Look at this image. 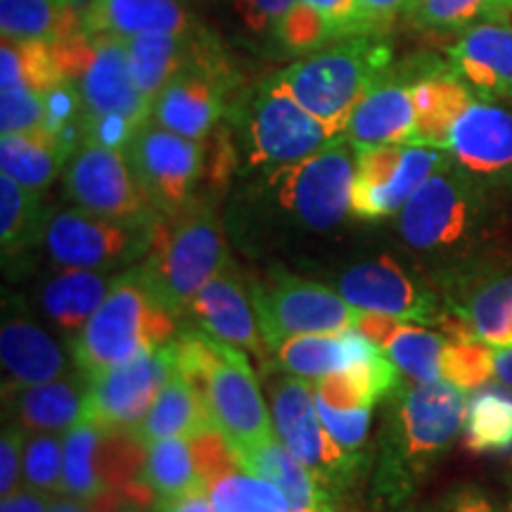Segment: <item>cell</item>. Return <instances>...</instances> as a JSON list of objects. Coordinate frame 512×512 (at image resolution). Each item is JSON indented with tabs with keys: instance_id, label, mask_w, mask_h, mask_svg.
<instances>
[{
	"instance_id": "obj_21",
	"label": "cell",
	"mask_w": 512,
	"mask_h": 512,
	"mask_svg": "<svg viewBox=\"0 0 512 512\" xmlns=\"http://www.w3.org/2000/svg\"><path fill=\"white\" fill-rule=\"evenodd\" d=\"M451 72L489 100H512V24L482 22L448 48Z\"/></svg>"
},
{
	"instance_id": "obj_13",
	"label": "cell",
	"mask_w": 512,
	"mask_h": 512,
	"mask_svg": "<svg viewBox=\"0 0 512 512\" xmlns=\"http://www.w3.org/2000/svg\"><path fill=\"white\" fill-rule=\"evenodd\" d=\"M339 136L304 110L278 81L266 79L247 110L249 162L256 166H290L316 155Z\"/></svg>"
},
{
	"instance_id": "obj_51",
	"label": "cell",
	"mask_w": 512,
	"mask_h": 512,
	"mask_svg": "<svg viewBox=\"0 0 512 512\" xmlns=\"http://www.w3.org/2000/svg\"><path fill=\"white\" fill-rule=\"evenodd\" d=\"M50 505H53L50 494L29 489V486H19L12 494L3 496L0 512H48Z\"/></svg>"
},
{
	"instance_id": "obj_26",
	"label": "cell",
	"mask_w": 512,
	"mask_h": 512,
	"mask_svg": "<svg viewBox=\"0 0 512 512\" xmlns=\"http://www.w3.org/2000/svg\"><path fill=\"white\" fill-rule=\"evenodd\" d=\"M207 427H211V420L200 387L176 363L169 380L159 389L157 399L152 401L150 411L145 413L140 425L131 432V437L145 451V448L157 444V441L171 437L192 441Z\"/></svg>"
},
{
	"instance_id": "obj_2",
	"label": "cell",
	"mask_w": 512,
	"mask_h": 512,
	"mask_svg": "<svg viewBox=\"0 0 512 512\" xmlns=\"http://www.w3.org/2000/svg\"><path fill=\"white\" fill-rule=\"evenodd\" d=\"M228 264L219 216L209 202L195 197L178 214L157 221L155 238L138 271L159 309L178 318L204 283Z\"/></svg>"
},
{
	"instance_id": "obj_41",
	"label": "cell",
	"mask_w": 512,
	"mask_h": 512,
	"mask_svg": "<svg viewBox=\"0 0 512 512\" xmlns=\"http://www.w3.org/2000/svg\"><path fill=\"white\" fill-rule=\"evenodd\" d=\"M448 344L444 351V380L463 389L482 387L496 377L494 373V347L472 335L463 320H444Z\"/></svg>"
},
{
	"instance_id": "obj_44",
	"label": "cell",
	"mask_w": 512,
	"mask_h": 512,
	"mask_svg": "<svg viewBox=\"0 0 512 512\" xmlns=\"http://www.w3.org/2000/svg\"><path fill=\"white\" fill-rule=\"evenodd\" d=\"M0 133L46 138V102L43 93L29 86L0 91Z\"/></svg>"
},
{
	"instance_id": "obj_29",
	"label": "cell",
	"mask_w": 512,
	"mask_h": 512,
	"mask_svg": "<svg viewBox=\"0 0 512 512\" xmlns=\"http://www.w3.org/2000/svg\"><path fill=\"white\" fill-rule=\"evenodd\" d=\"M140 486L147 501L155 505L176 501L192 491H209V484L197 465L192 444L183 437L162 439L145 448V460L140 467Z\"/></svg>"
},
{
	"instance_id": "obj_4",
	"label": "cell",
	"mask_w": 512,
	"mask_h": 512,
	"mask_svg": "<svg viewBox=\"0 0 512 512\" xmlns=\"http://www.w3.org/2000/svg\"><path fill=\"white\" fill-rule=\"evenodd\" d=\"M486 200L482 181L448 162L399 211L403 242L444 266L467 264L484 240Z\"/></svg>"
},
{
	"instance_id": "obj_42",
	"label": "cell",
	"mask_w": 512,
	"mask_h": 512,
	"mask_svg": "<svg viewBox=\"0 0 512 512\" xmlns=\"http://www.w3.org/2000/svg\"><path fill=\"white\" fill-rule=\"evenodd\" d=\"M60 79L64 76L57 67L50 43L3 38V46H0V91L29 86L43 93Z\"/></svg>"
},
{
	"instance_id": "obj_7",
	"label": "cell",
	"mask_w": 512,
	"mask_h": 512,
	"mask_svg": "<svg viewBox=\"0 0 512 512\" xmlns=\"http://www.w3.org/2000/svg\"><path fill=\"white\" fill-rule=\"evenodd\" d=\"M249 297L261 337L271 351L297 335H342L354 328L361 313L339 292L280 268L266 280L252 283Z\"/></svg>"
},
{
	"instance_id": "obj_45",
	"label": "cell",
	"mask_w": 512,
	"mask_h": 512,
	"mask_svg": "<svg viewBox=\"0 0 512 512\" xmlns=\"http://www.w3.org/2000/svg\"><path fill=\"white\" fill-rule=\"evenodd\" d=\"M297 0H230V8L238 19L242 34L254 43H273L278 48V36L287 15Z\"/></svg>"
},
{
	"instance_id": "obj_16",
	"label": "cell",
	"mask_w": 512,
	"mask_h": 512,
	"mask_svg": "<svg viewBox=\"0 0 512 512\" xmlns=\"http://www.w3.org/2000/svg\"><path fill=\"white\" fill-rule=\"evenodd\" d=\"M271 406L278 439L320 484L328 486L339 472L349 470V453L335 444L320 422L313 380L287 375L273 382Z\"/></svg>"
},
{
	"instance_id": "obj_48",
	"label": "cell",
	"mask_w": 512,
	"mask_h": 512,
	"mask_svg": "<svg viewBox=\"0 0 512 512\" xmlns=\"http://www.w3.org/2000/svg\"><path fill=\"white\" fill-rule=\"evenodd\" d=\"M138 128V124L121 117V114H86V121H83V140L110 147V150L117 152H126Z\"/></svg>"
},
{
	"instance_id": "obj_55",
	"label": "cell",
	"mask_w": 512,
	"mask_h": 512,
	"mask_svg": "<svg viewBox=\"0 0 512 512\" xmlns=\"http://www.w3.org/2000/svg\"><path fill=\"white\" fill-rule=\"evenodd\" d=\"M48 512H102V510L95 508V505L74 501V498L64 496V498H57V501H53Z\"/></svg>"
},
{
	"instance_id": "obj_38",
	"label": "cell",
	"mask_w": 512,
	"mask_h": 512,
	"mask_svg": "<svg viewBox=\"0 0 512 512\" xmlns=\"http://www.w3.org/2000/svg\"><path fill=\"white\" fill-rule=\"evenodd\" d=\"M273 354L280 370L313 382L344 373L349 366L347 342L342 335H297L285 339Z\"/></svg>"
},
{
	"instance_id": "obj_24",
	"label": "cell",
	"mask_w": 512,
	"mask_h": 512,
	"mask_svg": "<svg viewBox=\"0 0 512 512\" xmlns=\"http://www.w3.org/2000/svg\"><path fill=\"white\" fill-rule=\"evenodd\" d=\"M195 29L185 0H88L81 10V31L121 41L152 31L190 34Z\"/></svg>"
},
{
	"instance_id": "obj_33",
	"label": "cell",
	"mask_w": 512,
	"mask_h": 512,
	"mask_svg": "<svg viewBox=\"0 0 512 512\" xmlns=\"http://www.w3.org/2000/svg\"><path fill=\"white\" fill-rule=\"evenodd\" d=\"M467 290L456 302L458 318L472 335L491 347H508L512 323V273L475 275L463 280Z\"/></svg>"
},
{
	"instance_id": "obj_5",
	"label": "cell",
	"mask_w": 512,
	"mask_h": 512,
	"mask_svg": "<svg viewBox=\"0 0 512 512\" xmlns=\"http://www.w3.org/2000/svg\"><path fill=\"white\" fill-rule=\"evenodd\" d=\"M174 318L159 309L138 268L119 273L98 311L69 347L76 368L95 375L128 361L155 342H169Z\"/></svg>"
},
{
	"instance_id": "obj_35",
	"label": "cell",
	"mask_w": 512,
	"mask_h": 512,
	"mask_svg": "<svg viewBox=\"0 0 512 512\" xmlns=\"http://www.w3.org/2000/svg\"><path fill=\"white\" fill-rule=\"evenodd\" d=\"M67 166V159L50 138L43 136H0V169L24 188L43 192Z\"/></svg>"
},
{
	"instance_id": "obj_1",
	"label": "cell",
	"mask_w": 512,
	"mask_h": 512,
	"mask_svg": "<svg viewBox=\"0 0 512 512\" xmlns=\"http://www.w3.org/2000/svg\"><path fill=\"white\" fill-rule=\"evenodd\" d=\"M174 349L176 363L200 387L211 425L233 456L275 437L273 418L242 349L204 330L185 332L174 339Z\"/></svg>"
},
{
	"instance_id": "obj_49",
	"label": "cell",
	"mask_w": 512,
	"mask_h": 512,
	"mask_svg": "<svg viewBox=\"0 0 512 512\" xmlns=\"http://www.w3.org/2000/svg\"><path fill=\"white\" fill-rule=\"evenodd\" d=\"M24 444H27V432L19 430L12 422L3 427V437H0V494L3 496L22 486Z\"/></svg>"
},
{
	"instance_id": "obj_6",
	"label": "cell",
	"mask_w": 512,
	"mask_h": 512,
	"mask_svg": "<svg viewBox=\"0 0 512 512\" xmlns=\"http://www.w3.org/2000/svg\"><path fill=\"white\" fill-rule=\"evenodd\" d=\"M53 55L64 79L79 88L86 114H121L138 126L152 119V102L133 81L126 41L81 31L53 43Z\"/></svg>"
},
{
	"instance_id": "obj_30",
	"label": "cell",
	"mask_w": 512,
	"mask_h": 512,
	"mask_svg": "<svg viewBox=\"0 0 512 512\" xmlns=\"http://www.w3.org/2000/svg\"><path fill=\"white\" fill-rule=\"evenodd\" d=\"M200 38V29L190 31V34L152 31V34L128 38L126 48L133 81L147 100L155 102L166 83L174 79L183 67H188L197 46H200Z\"/></svg>"
},
{
	"instance_id": "obj_9",
	"label": "cell",
	"mask_w": 512,
	"mask_h": 512,
	"mask_svg": "<svg viewBox=\"0 0 512 512\" xmlns=\"http://www.w3.org/2000/svg\"><path fill=\"white\" fill-rule=\"evenodd\" d=\"M157 221L126 223L79 207L64 209L48 219L43 242L57 266L114 271L143 259L155 238Z\"/></svg>"
},
{
	"instance_id": "obj_57",
	"label": "cell",
	"mask_w": 512,
	"mask_h": 512,
	"mask_svg": "<svg viewBox=\"0 0 512 512\" xmlns=\"http://www.w3.org/2000/svg\"><path fill=\"white\" fill-rule=\"evenodd\" d=\"M508 512H512V505H510V510H508Z\"/></svg>"
},
{
	"instance_id": "obj_3",
	"label": "cell",
	"mask_w": 512,
	"mask_h": 512,
	"mask_svg": "<svg viewBox=\"0 0 512 512\" xmlns=\"http://www.w3.org/2000/svg\"><path fill=\"white\" fill-rule=\"evenodd\" d=\"M392 67V48L380 34L344 38L299 57L273 76L304 110L344 136L351 112Z\"/></svg>"
},
{
	"instance_id": "obj_12",
	"label": "cell",
	"mask_w": 512,
	"mask_h": 512,
	"mask_svg": "<svg viewBox=\"0 0 512 512\" xmlns=\"http://www.w3.org/2000/svg\"><path fill=\"white\" fill-rule=\"evenodd\" d=\"M233 72L214 38L202 36L195 55L152 102V121L178 136L204 140L211 136L228 107Z\"/></svg>"
},
{
	"instance_id": "obj_47",
	"label": "cell",
	"mask_w": 512,
	"mask_h": 512,
	"mask_svg": "<svg viewBox=\"0 0 512 512\" xmlns=\"http://www.w3.org/2000/svg\"><path fill=\"white\" fill-rule=\"evenodd\" d=\"M316 406H318L320 422H323L325 430H328L330 437L335 439V444L342 448L344 453H349L351 456L356 448H361L363 444H366L373 406L349 408V411H342V408L330 406V403L318 399V396H316Z\"/></svg>"
},
{
	"instance_id": "obj_34",
	"label": "cell",
	"mask_w": 512,
	"mask_h": 512,
	"mask_svg": "<svg viewBox=\"0 0 512 512\" xmlns=\"http://www.w3.org/2000/svg\"><path fill=\"white\" fill-rule=\"evenodd\" d=\"M48 216L41 192H34L10 176L0 174V242L3 252L17 254L46 238Z\"/></svg>"
},
{
	"instance_id": "obj_18",
	"label": "cell",
	"mask_w": 512,
	"mask_h": 512,
	"mask_svg": "<svg viewBox=\"0 0 512 512\" xmlns=\"http://www.w3.org/2000/svg\"><path fill=\"white\" fill-rule=\"evenodd\" d=\"M446 152L477 181L512 188V112L472 98L453 121Z\"/></svg>"
},
{
	"instance_id": "obj_19",
	"label": "cell",
	"mask_w": 512,
	"mask_h": 512,
	"mask_svg": "<svg viewBox=\"0 0 512 512\" xmlns=\"http://www.w3.org/2000/svg\"><path fill=\"white\" fill-rule=\"evenodd\" d=\"M337 292L361 311L384 313L406 323L439 320L437 297L422 290L389 256L349 266L337 278Z\"/></svg>"
},
{
	"instance_id": "obj_10",
	"label": "cell",
	"mask_w": 512,
	"mask_h": 512,
	"mask_svg": "<svg viewBox=\"0 0 512 512\" xmlns=\"http://www.w3.org/2000/svg\"><path fill=\"white\" fill-rule=\"evenodd\" d=\"M356 150V147H354ZM451 155L427 145H377L356 150V178L351 192V214L377 221L399 214L411 197Z\"/></svg>"
},
{
	"instance_id": "obj_22",
	"label": "cell",
	"mask_w": 512,
	"mask_h": 512,
	"mask_svg": "<svg viewBox=\"0 0 512 512\" xmlns=\"http://www.w3.org/2000/svg\"><path fill=\"white\" fill-rule=\"evenodd\" d=\"M88 377L69 373L57 380L5 387L12 425L27 434H67L86 415Z\"/></svg>"
},
{
	"instance_id": "obj_53",
	"label": "cell",
	"mask_w": 512,
	"mask_h": 512,
	"mask_svg": "<svg viewBox=\"0 0 512 512\" xmlns=\"http://www.w3.org/2000/svg\"><path fill=\"white\" fill-rule=\"evenodd\" d=\"M441 512H494L489 501L475 491H460L458 496H451Z\"/></svg>"
},
{
	"instance_id": "obj_17",
	"label": "cell",
	"mask_w": 512,
	"mask_h": 512,
	"mask_svg": "<svg viewBox=\"0 0 512 512\" xmlns=\"http://www.w3.org/2000/svg\"><path fill=\"white\" fill-rule=\"evenodd\" d=\"M467 389L439 380L415 384L399 401V451L408 465L427 467L465 427Z\"/></svg>"
},
{
	"instance_id": "obj_14",
	"label": "cell",
	"mask_w": 512,
	"mask_h": 512,
	"mask_svg": "<svg viewBox=\"0 0 512 512\" xmlns=\"http://www.w3.org/2000/svg\"><path fill=\"white\" fill-rule=\"evenodd\" d=\"M176 366L174 342H155L128 361L88 377L83 418L107 430L133 432Z\"/></svg>"
},
{
	"instance_id": "obj_37",
	"label": "cell",
	"mask_w": 512,
	"mask_h": 512,
	"mask_svg": "<svg viewBox=\"0 0 512 512\" xmlns=\"http://www.w3.org/2000/svg\"><path fill=\"white\" fill-rule=\"evenodd\" d=\"M465 446L475 453H505L512 448V394L484 389L472 396L465 415Z\"/></svg>"
},
{
	"instance_id": "obj_54",
	"label": "cell",
	"mask_w": 512,
	"mask_h": 512,
	"mask_svg": "<svg viewBox=\"0 0 512 512\" xmlns=\"http://www.w3.org/2000/svg\"><path fill=\"white\" fill-rule=\"evenodd\" d=\"M494 373L496 380L512 389V347H494Z\"/></svg>"
},
{
	"instance_id": "obj_56",
	"label": "cell",
	"mask_w": 512,
	"mask_h": 512,
	"mask_svg": "<svg viewBox=\"0 0 512 512\" xmlns=\"http://www.w3.org/2000/svg\"><path fill=\"white\" fill-rule=\"evenodd\" d=\"M119 512H147V510H143L140 505L133 503V505H124V508H121ZM152 512H155V510H152Z\"/></svg>"
},
{
	"instance_id": "obj_50",
	"label": "cell",
	"mask_w": 512,
	"mask_h": 512,
	"mask_svg": "<svg viewBox=\"0 0 512 512\" xmlns=\"http://www.w3.org/2000/svg\"><path fill=\"white\" fill-rule=\"evenodd\" d=\"M415 0H358L363 15H366L377 31L394 22L399 15H408Z\"/></svg>"
},
{
	"instance_id": "obj_52",
	"label": "cell",
	"mask_w": 512,
	"mask_h": 512,
	"mask_svg": "<svg viewBox=\"0 0 512 512\" xmlns=\"http://www.w3.org/2000/svg\"><path fill=\"white\" fill-rule=\"evenodd\" d=\"M155 512H216L214 503H211L209 491H192L188 496L176 498V501L155 505Z\"/></svg>"
},
{
	"instance_id": "obj_23",
	"label": "cell",
	"mask_w": 512,
	"mask_h": 512,
	"mask_svg": "<svg viewBox=\"0 0 512 512\" xmlns=\"http://www.w3.org/2000/svg\"><path fill=\"white\" fill-rule=\"evenodd\" d=\"M413 81L382 76L351 112L344 138L356 150L377 145H411L415 136Z\"/></svg>"
},
{
	"instance_id": "obj_46",
	"label": "cell",
	"mask_w": 512,
	"mask_h": 512,
	"mask_svg": "<svg viewBox=\"0 0 512 512\" xmlns=\"http://www.w3.org/2000/svg\"><path fill=\"white\" fill-rule=\"evenodd\" d=\"M299 3L306 5L323 22L335 43L344 38L380 34L373 22L363 15L358 0H299Z\"/></svg>"
},
{
	"instance_id": "obj_15",
	"label": "cell",
	"mask_w": 512,
	"mask_h": 512,
	"mask_svg": "<svg viewBox=\"0 0 512 512\" xmlns=\"http://www.w3.org/2000/svg\"><path fill=\"white\" fill-rule=\"evenodd\" d=\"M64 192L79 209L126 223H155L157 209L145 197L124 152L83 140L64 166Z\"/></svg>"
},
{
	"instance_id": "obj_31",
	"label": "cell",
	"mask_w": 512,
	"mask_h": 512,
	"mask_svg": "<svg viewBox=\"0 0 512 512\" xmlns=\"http://www.w3.org/2000/svg\"><path fill=\"white\" fill-rule=\"evenodd\" d=\"M88 0H0V31L8 41L60 43L81 34Z\"/></svg>"
},
{
	"instance_id": "obj_27",
	"label": "cell",
	"mask_w": 512,
	"mask_h": 512,
	"mask_svg": "<svg viewBox=\"0 0 512 512\" xmlns=\"http://www.w3.org/2000/svg\"><path fill=\"white\" fill-rule=\"evenodd\" d=\"M242 470L268 479L287 496L290 512H335L325 486L311 475L306 465L292 456L290 448L275 434L264 444L247 448L235 456Z\"/></svg>"
},
{
	"instance_id": "obj_36",
	"label": "cell",
	"mask_w": 512,
	"mask_h": 512,
	"mask_svg": "<svg viewBox=\"0 0 512 512\" xmlns=\"http://www.w3.org/2000/svg\"><path fill=\"white\" fill-rule=\"evenodd\" d=\"M446 344V335L420 328L415 323H401V328L384 347V354L408 380L427 384L444 380Z\"/></svg>"
},
{
	"instance_id": "obj_43",
	"label": "cell",
	"mask_w": 512,
	"mask_h": 512,
	"mask_svg": "<svg viewBox=\"0 0 512 512\" xmlns=\"http://www.w3.org/2000/svg\"><path fill=\"white\" fill-rule=\"evenodd\" d=\"M64 434H27L22 458V486L62 494Z\"/></svg>"
},
{
	"instance_id": "obj_40",
	"label": "cell",
	"mask_w": 512,
	"mask_h": 512,
	"mask_svg": "<svg viewBox=\"0 0 512 512\" xmlns=\"http://www.w3.org/2000/svg\"><path fill=\"white\" fill-rule=\"evenodd\" d=\"M512 0H415L411 19L422 29L465 31L482 22H510Z\"/></svg>"
},
{
	"instance_id": "obj_28",
	"label": "cell",
	"mask_w": 512,
	"mask_h": 512,
	"mask_svg": "<svg viewBox=\"0 0 512 512\" xmlns=\"http://www.w3.org/2000/svg\"><path fill=\"white\" fill-rule=\"evenodd\" d=\"M114 278H107L105 271H88V268H67L53 275L41 290V306L50 323L62 335L76 337L88 318L105 302Z\"/></svg>"
},
{
	"instance_id": "obj_25",
	"label": "cell",
	"mask_w": 512,
	"mask_h": 512,
	"mask_svg": "<svg viewBox=\"0 0 512 512\" xmlns=\"http://www.w3.org/2000/svg\"><path fill=\"white\" fill-rule=\"evenodd\" d=\"M0 361L8 375L5 387H27L69 375L62 344L29 318H10L0 330Z\"/></svg>"
},
{
	"instance_id": "obj_58",
	"label": "cell",
	"mask_w": 512,
	"mask_h": 512,
	"mask_svg": "<svg viewBox=\"0 0 512 512\" xmlns=\"http://www.w3.org/2000/svg\"><path fill=\"white\" fill-rule=\"evenodd\" d=\"M510 22H512V17H510ZM510 22H508V24H510Z\"/></svg>"
},
{
	"instance_id": "obj_11",
	"label": "cell",
	"mask_w": 512,
	"mask_h": 512,
	"mask_svg": "<svg viewBox=\"0 0 512 512\" xmlns=\"http://www.w3.org/2000/svg\"><path fill=\"white\" fill-rule=\"evenodd\" d=\"M133 176L159 216H171L195 200V190L204 174L207 147L157 121H145L124 152Z\"/></svg>"
},
{
	"instance_id": "obj_8",
	"label": "cell",
	"mask_w": 512,
	"mask_h": 512,
	"mask_svg": "<svg viewBox=\"0 0 512 512\" xmlns=\"http://www.w3.org/2000/svg\"><path fill=\"white\" fill-rule=\"evenodd\" d=\"M356 178V150L339 136L328 147L302 162L280 166L271 174L275 202L299 226L318 230L337 228L351 214Z\"/></svg>"
},
{
	"instance_id": "obj_20",
	"label": "cell",
	"mask_w": 512,
	"mask_h": 512,
	"mask_svg": "<svg viewBox=\"0 0 512 512\" xmlns=\"http://www.w3.org/2000/svg\"><path fill=\"white\" fill-rule=\"evenodd\" d=\"M188 313L207 335L230 347L252 351L256 358H266L268 347L261 337L259 320L254 318L252 297L230 266L204 283L190 302Z\"/></svg>"
},
{
	"instance_id": "obj_32",
	"label": "cell",
	"mask_w": 512,
	"mask_h": 512,
	"mask_svg": "<svg viewBox=\"0 0 512 512\" xmlns=\"http://www.w3.org/2000/svg\"><path fill=\"white\" fill-rule=\"evenodd\" d=\"M472 95L470 88L458 79L453 72L425 74L413 81V100H415V136L411 145H427L446 150L448 133H451L453 121L465 110Z\"/></svg>"
},
{
	"instance_id": "obj_39",
	"label": "cell",
	"mask_w": 512,
	"mask_h": 512,
	"mask_svg": "<svg viewBox=\"0 0 512 512\" xmlns=\"http://www.w3.org/2000/svg\"><path fill=\"white\" fill-rule=\"evenodd\" d=\"M216 512H290L287 496L268 479L235 467L209 482Z\"/></svg>"
}]
</instances>
